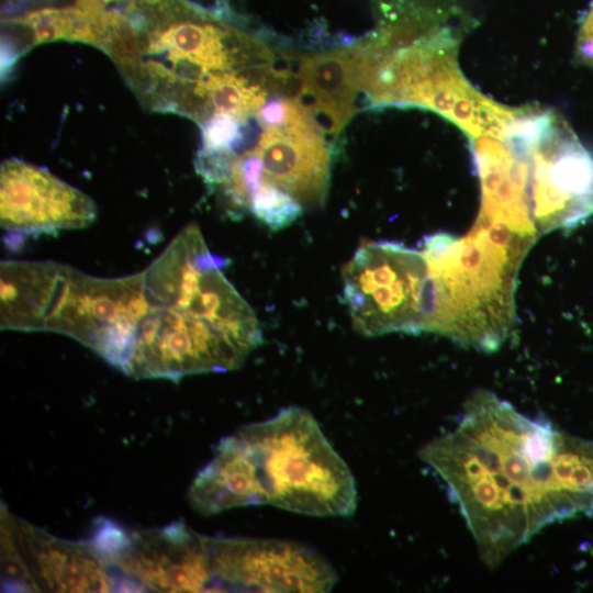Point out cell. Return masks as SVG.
<instances>
[{"label": "cell", "instance_id": "cell-20", "mask_svg": "<svg viewBox=\"0 0 593 593\" xmlns=\"http://www.w3.org/2000/svg\"><path fill=\"white\" fill-rule=\"evenodd\" d=\"M235 154L201 147L195 157L197 172L211 186H225L231 178Z\"/></svg>", "mask_w": 593, "mask_h": 593}, {"label": "cell", "instance_id": "cell-14", "mask_svg": "<svg viewBox=\"0 0 593 593\" xmlns=\"http://www.w3.org/2000/svg\"><path fill=\"white\" fill-rule=\"evenodd\" d=\"M189 502L204 515L267 504L255 460L238 432L223 438L213 458L198 472L189 489Z\"/></svg>", "mask_w": 593, "mask_h": 593}, {"label": "cell", "instance_id": "cell-16", "mask_svg": "<svg viewBox=\"0 0 593 593\" xmlns=\"http://www.w3.org/2000/svg\"><path fill=\"white\" fill-rule=\"evenodd\" d=\"M247 210L272 231H279L302 215L304 208L287 192L261 183L249 199Z\"/></svg>", "mask_w": 593, "mask_h": 593}, {"label": "cell", "instance_id": "cell-22", "mask_svg": "<svg viewBox=\"0 0 593 593\" xmlns=\"http://www.w3.org/2000/svg\"><path fill=\"white\" fill-rule=\"evenodd\" d=\"M103 1L105 3V2H109V1H122V0H103Z\"/></svg>", "mask_w": 593, "mask_h": 593}, {"label": "cell", "instance_id": "cell-1", "mask_svg": "<svg viewBox=\"0 0 593 593\" xmlns=\"http://www.w3.org/2000/svg\"><path fill=\"white\" fill-rule=\"evenodd\" d=\"M458 505L490 568L546 526L593 514V440L480 390L454 429L418 451Z\"/></svg>", "mask_w": 593, "mask_h": 593}, {"label": "cell", "instance_id": "cell-6", "mask_svg": "<svg viewBox=\"0 0 593 593\" xmlns=\"http://www.w3.org/2000/svg\"><path fill=\"white\" fill-rule=\"evenodd\" d=\"M267 504L310 516H349L357 506L353 473L314 416L289 406L244 425Z\"/></svg>", "mask_w": 593, "mask_h": 593}, {"label": "cell", "instance_id": "cell-3", "mask_svg": "<svg viewBox=\"0 0 593 593\" xmlns=\"http://www.w3.org/2000/svg\"><path fill=\"white\" fill-rule=\"evenodd\" d=\"M195 224L146 268L160 300L157 332L134 378L177 380L239 367L261 340L258 320Z\"/></svg>", "mask_w": 593, "mask_h": 593}, {"label": "cell", "instance_id": "cell-8", "mask_svg": "<svg viewBox=\"0 0 593 593\" xmlns=\"http://www.w3.org/2000/svg\"><path fill=\"white\" fill-rule=\"evenodd\" d=\"M342 278L344 299L359 333L429 332L434 286L422 250L367 240L345 264Z\"/></svg>", "mask_w": 593, "mask_h": 593}, {"label": "cell", "instance_id": "cell-18", "mask_svg": "<svg viewBox=\"0 0 593 593\" xmlns=\"http://www.w3.org/2000/svg\"><path fill=\"white\" fill-rule=\"evenodd\" d=\"M243 121L226 113L213 114L201 125L202 147L232 152Z\"/></svg>", "mask_w": 593, "mask_h": 593}, {"label": "cell", "instance_id": "cell-10", "mask_svg": "<svg viewBox=\"0 0 593 593\" xmlns=\"http://www.w3.org/2000/svg\"><path fill=\"white\" fill-rule=\"evenodd\" d=\"M212 589L328 592L334 568L314 550L275 538L208 536Z\"/></svg>", "mask_w": 593, "mask_h": 593}, {"label": "cell", "instance_id": "cell-19", "mask_svg": "<svg viewBox=\"0 0 593 593\" xmlns=\"http://www.w3.org/2000/svg\"><path fill=\"white\" fill-rule=\"evenodd\" d=\"M19 19L32 27L37 43L68 40L69 26L65 8H44Z\"/></svg>", "mask_w": 593, "mask_h": 593}, {"label": "cell", "instance_id": "cell-9", "mask_svg": "<svg viewBox=\"0 0 593 593\" xmlns=\"http://www.w3.org/2000/svg\"><path fill=\"white\" fill-rule=\"evenodd\" d=\"M2 567L12 588L41 592H109L119 577L90 541L55 537L1 511Z\"/></svg>", "mask_w": 593, "mask_h": 593}, {"label": "cell", "instance_id": "cell-13", "mask_svg": "<svg viewBox=\"0 0 593 593\" xmlns=\"http://www.w3.org/2000/svg\"><path fill=\"white\" fill-rule=\"evenodd\" d=\"M253 150L262 163L260 184L287 192L303 208L321 205L325 201L331 149L314 118L264 128Z\"/></svg>", "mask_w": 593, "mask_h": 593}, {"label": "cell", "instance_id": "cell-12", "mask_svg": "<svg viewBox=\"0 0 593 593\" xmlns=\"http://www.w3.org/2000/svg\"><path fill=\"white\" fill-rule=\"evenodd\" d=\"M1 226L21 234L81 228L97 216L94 202L48 170L11 158L1 165Z\"/></svg>", "mask_w": 593, "mask_h": 593}, {"label": "cell", "instance_id": "cell-17", "mask_svg": "<svg viewBox=\"0 0 593 593\" xmlns=\"http://www.w3.org/2000/svg\"><path fill=\"white\" fill-rule=\"evenodd\" d=\"M255 116L264 128L299 123L314 118L310 108L298 98H276L265 101Z\"/></svg>", "mask_w": 593, "mask_h": 593}, {"label": "cell", "instance_id": "cell-4", "mask_svg": "<svg viewBox=\"0 0 593 593\" xmlns=\"http://www.w3.org/2000/svg\"><path fill=\"white\" fill-rule=\"evenodd\" d=\"M0 273L1 328L65 334L126 373L152 307L144 271L100 278L54 261H2Z\"/></svg>", "mask_w": 593, "mask_h": 593}, {"label": "cell", "instance_id": "cell-7", "mask_svg": "<svg viewBox=\"0 0 593 593\" xmlns=\"http://www.w3.org/2000/svg\"><path fill=\"white\" fill-rule=\"evenodd\" d=\"M503 134L524 159L538 234L571 228L593 215V156L561 116L551 110L516 109Z\"/></svg>", "mask_w": 593, "mask_h": 593}, {"label": "cell", "instance_id": "cell-11", "mask_svg": "<svg viewBox=\"0 0 593 593\" xmlns=\"http://www.w3.org/2000/svg\"><path fill=\"white\" fill-rule=\"evenodd\" d=\"M109 564L141 589L199 592L212 589L208 536L183 522L159 528L126 529Z\"/></svg>", "mask_w": 593, "mask_h": 593}, {"label": "cell", "instance_id": "cell-15", "mask_svg": "<svg viewBox=\"0 0 593 593\" xmlns=\"http://www.w3.org/2000/svg\"><path fill=\"white\" fill-rule=\"evenodd\" d=\"M299 80L302 93L312 100L310 110L327 119L329 132L339 133L356 113L361 90L357 47L303 56Z\"/></svg>", "mask_w": 593, "mask_h": 593}, {"label": "cell", "instance_id": "cell-5", "mask_svg": "<svg viewBox=\"0 0 593 593\" xmlns=\"http://www.w3.org/2000/svg\"><path fill=\"white\" fill-rule=\"evenodd\" d=\"M534 239L482 216L463 238L425 237L435 298L429 332L496 349L512 326L517 269Z\"/></svg>", "mask_w": 593, "mask_h": 593}, {"label": "cell", "instance_id": "cell-21", "mask_svg": "<svg viewBox=\"0 0 593 593\" xmlns=\"http://www.w3.org/2000/svg\"><path fill=\"white\" fill-rule=\"evenodd\" d=\"M575 52L580 63L593 67V5L581 24Z\"/></svg>", "mask_w": 593, "mask_h": 593}, {"label": "cell", "instance_id": "cell-2", "mask_svg": "<svg viewBox=\"0 0 593 593\" xmlns=\"http://www.w3.org/2000/svg\"><path fill=\"white\" fill-rule=\"evenodd\" d=\"M102 51L146 109L199 124L208 119L205 87L212 76L267 70L270 59L260 42L187 0H135Z\"/></svg>", "mask_w": 593, "mask_h": 593}]
</instances>
